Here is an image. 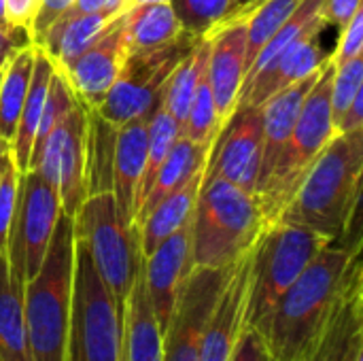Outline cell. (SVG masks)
<instances>
[{"instance_id":"obj_29","label":"cell","mask_w":363,"mask_h":361,"mask_svg":"<svg viewBox=\"0 0 363 361\" xmlns=\"http://www.w3.org/2000/svg\"><path fill=\"white\" fill-rule=\"evenodd\" d=\"M208 51H211V40L208 36H204L194 49L191 53L174 68V72L170 74L166 87L162 89L160 96V104L168 111V115L179 123V128L183 126L187 111L191 106V100L196 96V89L206 72V64H208Z\"/></svg>"},{"instance_id":"obj_34","label":"cell","mask_w":363,"mask_h":361,"mask_svg":"<svg viewBox=\"0 0 363 361\" xmlns=\"http://www.w3.org/2000/svg\"><path fill=\"white\" fill-rule=\"evenodd\" d=\"M221 126H223V121L217 113V102H215L208 77L204 72V77L196 89V96L191 100V106L187 111V117L181 126V136L196 145L211 147L213 140L217 138Z\"/></svg>"},{"instance_id":"obj_41","label":"cell","mask_w":363,"mask_h":361,"mask_svg":"<svg viewBox=\"0 0 363 361\" xmlns=\"http://www.w3.org/2000/svg\"><path fill=\"white\" fill-rule=\"evenodd\" d=\"M72 4H74V0H40L36 17L32 21V30H30L32 38H34V45L43 38V34L49 30V26L53 21H57Z\"/></svg>"},{"instance_id":"obj_13","label":"cell","mask_w":363,"mask_h":361,"mask_svg":"<svg viewBox=\"0 0 363 361\" xmlns=\"http://www.w3.org/2000/svg\"><path fill=\"white\" fill-rule=\"evenodd\" d=\"M262 160V106L238 104L223 121L206 157V177H219L249 194L255 191Z\"/></svg>"},{"instance_id":"obj_33","label":"cell","mask_w":363,"mask_h":361,"mask_svg":"<svg viewBox=\"0 0 363 361\" xmlns=\"http://www.w3.org/2000/svg\"><path fill=\"white\" fill-rule=\"evenodd\" d=\"M302 0H264L245 21H247V60L245 77L255 62L262 47L272 38V34L285 23V19L300 6Z\"/></svg>"},{"instance_id":"obj_35","label":"cell","mask_w":363,"mask_h":361,"mask_svg":"<svg viewBox=\"0 0 363 361\" xmlns=\"http://www.w3.org/2000/svg\"><path fill=\"white\" fill-rule=\"evenodd\" d=\"M79 98L74 96L68 79L64 77V72L55 66L51 81H49V89H47V98H45V106H43V115L38 121V132L34 138V147H32V155H30V164L32 160L38 155L43 143L47 140V136L51 134V130L70 113V109L74 106ZM30 170V168H28Z\"/></svg>"},{"instance_id":"obj_9","label":"cell","mask_w":363,"mask_h":361,"mask_svg":"<svg viewBox=\"0 0 363 361\" xmlns=\"http://www.w3.org/2000/svg\"><path fill=\"white\" fill-rule=\"evenodd\" d=\"M200 40V36L181 30V34L166 45L128 53L113 87L96 111L113 126L149 117L170 74Z\"/></svg>"},{"instance_id":"obj_19","label":"cell","mask_w":363,"mask_h":361,"mask_svg":"<svg viewBox=\"0 0 363 361\" xmlns=\"http://www.w3.org/2000/svg\"><path fill=\"white\" fill-rule=\"evenodd\" d=\"M363 360V266L353 268L325 332L317 345L313 361H362Z\"/></svg>"},{"instance_id":"obj_43","label":"cell","mask_w":363,"mask_h":361,"mask_svg":"<svg viewBox=\"0 0 363 361\" xmlns=\"http://www.w3.org/2000/svg\"><path fill=\"white\" fill-rule=\"evenodd\" d=\"M6 4V21L11 26H21L32 30V21L36 17L40 0H4Z\"/></svg>"},{"instance_id":"obj_1","label":"cell","mask_w":363,"mask_h":361,"mask_svg":"<svg viewBox=\"0 0 363 361\" xmlns=\"http://www.w3.org/2000/svg\"><path fill=\"white\" fill-rule=\"evenodd\" d=\"M362 245L359 223L330 240L255 328L270 361H294L323 334L353 268L362 262Z\"/></svg>"},{"instance_id":"obj_30","label":"cell","mask_w":363,"mask_h":361,"mask_svg":"<svg viewBox=\"0 0 363 361\" xmlns=\"http://www.w3.org/2000/svg\"><path fill=\"white\" fill-rule=\"evenodd\" d=\"M36 45H30L15 53L9 64L2 68L0 79V136L13 143L15 128L19 121V113L30 87L32 66H34Z\"/></svg>"},{"instance_id":"obj_36","label":"cell","mask_w":363,"mask_h":361,"mask_svg":"<svg viewBox=\"0 0 363 361\" xmlns=\"http://www.w3.org/2000/svg\"><path fill=\"white\" fill-rule=\"evenodd\" d=\"M181 30L194 36H208L232 9L234 0H168Z\"/></svg>"},{"instance_id":"obj_4","label":"cell","mask_w":363,"mask_h":361,"mask_svg":"<svg viewBox=\"0 0 363 361\" xmlns=\"http://www.w3.org/2000/svg\"><path fill=\"white\" fill-rule=\"evenodd\" d=\"M74 277V219L60 215L38 272L23 285L32 361H66Z\"/></svg>"},{"instance_id":"obj_40","label":"cell","mask_w":363,"mask_h":361,"mask_svg":"<svg viewBox=\"0 0 363 361\" xmlns=\"http://www.w3.org/2000/svg\"><path fill=\"white\" fill-rule=\"evenodd\" d=\"M228 361H270L266 343L255 328H245Z\"/></svg>"},{"instance_id":"obj_12","label":"cell","mask_w":363,"mask_h":361,"mask_svg":"<svg viewBox=\"0 0 363 361\" xmlns=\"http://www.w3.org/2000/svg\"><path fill=\"white\" fill-rule=\"evenodd\" d=\"M230 266L191 268L170 326L164 332V361H200L204 330L225 285Z\"/></svg>"},{"instance_id":"obj_38","label":"cell","mask_w":363,"mask_h":361,"mask_svg":"<svg viewBox=\"0 0 363 361\" xmlns=\"http://www.w3.org/2000/svg\"><path fill=\"white\" fill-rule=\"evenodd\" d=\"M17 181H19V172L13 160L9 157L0 174V253L6 251V240H9V232L15 215V202H17Z\"/></svg>"},{"instance_id":"obj_46","label":"cell","mask_w":363,"mask_h":361,"mask_svg":"<svg viewBox=\"0 0 363 361\" xmlns=\"http://www.w3.org/2000/svg\"><path fill=\"white\" fill-rule=\"evenodd\" d=\"M264 0H234L232 9L228 11V15L221 19V23H230V21H245ZM219 23V26H221Z\"/></svg>"},{"instance_id":"obj_31","label":"cell","mask_w":363,"mask_h":361,"mask_svg":"<svg viewBox=\"0 0 363 361\" xmlns=\"http://www.w3.org/2000/svg\"><path fill=\"white\" fill-rule=\"evenodd\" d=\"M117 126L89 106L87 126V196L104 194L113 187V153Z\"/></svg>"},{"instance_id":"obj_8","label":"cell","mask_w":363,"mask_h":361,"mask_svg":"<svg viewBox=\"0 0 363 361\" xmlns=\"http://www.w3.org/2000/svg\"><path fill=\"white\" fill-rule=\"evenodd\" d=\"M72 219L74 236L87 247L100 279L123 309L143 266L136 230L119 217L111 191L87 196Z\"/></svg>"},{"instance_id":"obj_2","label":"cell","mask_w":363,"mask_h":361,"mask_svg":"<svg viewBox=\"0 0 363 361\" xmlns=\"http://www.w3.org/2000/svg\"><path fill=\"white\" fill-rule=\"evenodd\" d=\"M362 174L363 128L334 134L277 221L308 228L325 240L345 236L359 223Z\"/></svg>"},{"instance_id":"obj_45","label":"cell","mask_w":363,"mask_h":361,"mask_svg":"<svg viewBox=\"0 0 363 361\" xmlns=\"http://www.w3.org/2000/svg\"><path fill=\"white\" fill-rule=\"evenodd\" d=\"M128 6V0H74V4L64 15L79 13H121Z\"/></svg>"},{"instance_id":"obj_22","label":"cell","mask_w":363,"mask_h":361,"mask_svg":"<svg viewBox=\"0 0 363 361\" xmlns=\"http://www.w3.org/2000/svg\"><path fill=\"white\" fill-rule=\"evenodd\" d=\"M119 361H164V334L149 302L143 266L123 304Z\"/></svg>"},{"instance_id":"obj_44","label":"cell","mask_w":363,"mask_h":361,"mask_svg":"<svg viewBox=\"0 0 363 361\" xmlns=\"http://www.w3.org/2000/svg\"><path fill=\"white\" fill-rule=\"evenodd\" d=\"M359 9L362 0H325V17L338 28H345Z\"/></svg>"},{"instance_id":"obj_39","label":"cell","mask_w":363,"mask_h":361,"mask_svg":"<svg viewBox=\"0 0 363 361\" xmlns=\"http://www.w3.org/2000/svg\"><path fill=\"white\" fill-rule=\"evenodd\" d=\"M340 38H338V45L334 49V53L330 55V62L334 66L342 64V62H349L353 57H359L363 55V9H359L345 28H340Z\"/></svg>"},{"instance_id":"obj_50","label":"cell","mask_w":363,"mask_h":361,"mask_svg":"<svg viewBox=\"0 0 363 361\" xmlns=\"http://www.w3.org/2000/svg\"><path fill=\"white\" fill-rule=\"evenodd\" d=\"M149 2H168V0H128V6H138V4H149Z\"/></svg>"},{"instance_id":"obj_6","label":"cell","mask_w":363,"mask_h":361,"mask_svg":"<svg viewBox=\"0 0 363 361\" xmlns=\"http://www.w3.org/2000/svg\"><path fill=\"white\" fill-rule=\"evenodd\" d=\"M121 315L87 247L74 236V277L66 361H119Z\"/></svg>"},{"instance_id":"obj_49","label":"cell","mask_w":363,"mask_h":361,"mask_svg":"<svg viewBox=\"0 0 363 361\" xmlns=\"http://www.w3.org/2000/svg\"><path fill=\"white\" fill-rule=\"evenodd\" d=\"M4 26H11V23L6 21V4H4V0H0V28H4Z\"/></svg>"},{"instance_id":"obj_37","label":"cell","mask_w":363,"mask_h":361,"mask_svg":"<svg viewBox=\"0 0 363 361\" xmlns=\"http://www.w3.org/2000/svg\"><path fill=\"white\" fill-rule=\"evenodd\" d=\"M363 91V55L353 57L334 66L332 87H330V104H332V121L334 130L338 121L345 117L353 100Z\"/></svg>"},{"instance_id":"obj_15","label":"cell","mask_w":363,"mask_h":361,"mask_svg":"<svg viewBox=\"0 0 363 361\" xmlns=\"http://www.w3.org/2000/svg\"><path fill=\"white\" fill-rule=\"evenodd\" d=\"M253 249L238 257L228 272L225 285L215 302L204 330L200 361H228L240 334L247 328V306L253 272Z\"/></svg>"},{"instance_id":"obj_48","label":"cell","mask_w":363,"mask_h":361,"mask_svg":"<svg viewBox=\"0 0 363 361\" xmlns=\"http://www.w3.org/2000/svg\"><path fill=\"white\" fill-rule=\"evenodd\" d=\"M9 153H11V143H9L6 138L0 136V160H2L4 155H9Z\"/></svg>"},{"instance_id":"obj_25","label":"cell","mask_w":363,"mask_h":361,"mask_svg":"<svg viewBox=\"0 0 363 361\" xmlns=\"http://www.w3.org/2000/svg\"><path fill=\"white\" fill-rule=\"evenodd\" d=\"M119 13H79V15H62L57 21L49 26L43 38L36 43L55 66H64L83 53L115 19Z\"/></svg>"},{"instance_id":"obj_51","label":"cell","mask_w":363,"mask_h":361,"mask_svg":"<svg viewBox=\"0 0 363 361\" xmlns=\"http://www.w3.org/2000/svg\"><path fill=\"white\" fill-rule=\"evenodd\" d=\"M9 157H11V153H9V155H4V157L0 160V174H2V170H4V166H6V162H9Z\"/></svg>"},{"instance_id":"obj_32","label":"cell","mask_w":363,"mask_h":361,"mask_svg":"<svg viewBox=\"0 0 363 361\" xmlns=\"http://www.w3.org/2000/svg\"><path fill=\"white\" fill-rule=\"evenodd\" d=\"M181 136V128L179 123L168 115V111L157 102V106L151 111L149 121H147V151H145V168H143V177L138 183V191H136V204H134V217L143 204V200L147 198L166 155L170 153L174 140Z\"/></svg>"},{"instance_id":"obj_21","label":"cell","mask_w":363,"mask_h":361,"mask_svg":"<svg viewBox=\"0 0 363 361\" xmlns=\"http://www.w3.org/2000/svg\"><path fill=\"white\" fill-rule=\"evenodd\" d=\"M147 121L149 117L117 126L115 153H113V187L111 194L117 204L119 217L134 228L136 191L145 168L147 151Z\"/></svg>"},{"instance_id":"obj_5","label":"cell","mask_w":363,"mask_h":361,"mask_svg":"<svg viewBox=\"0 0 363 361\" xmlns=\"http://www.w3.org/2000/svg\"><path fill=\"white\" fill-rule=\"evenodd\" d=\"M332 74H334V64L328 62L321 68L317 83L311 87V91L302 102V111L298 115L296 128L289 136L283 155L279 157L268 179L253 194L257 198V204L268 226L274 223L281 217V213L287 209V204L300 189L304 177L313 168L315 160L321 155L325 145L336 134L332 121V104H330Z\"/></svg>"},{"instance_id":"obj_20","label":"cell","mask_w":363,"mask_h":361,"mask_svg":"<svg viewBox=\"0 0 363 361\" xmlns=\"http://www.w3.org/2000/svg\"><path fill=\"white\" fill-rule=\"evenodd\" d=\"M321 68L315 70L313 74L296 81L294 85L277 91L262 104V160H259L255 189L268 179V174L277 166L279 157L283 155V151L289 143V136L296 128L298 115L302 111V102H304L306 94L311 91V87L317 83Z\"/></svg>"},{"instance_id":"obj_28","label":"cell","mask_w":363,"mask_h":361,"mask_svg":"<svg viewBox=\"0 0 363 361\" xmlns=\"http://www.w3.org/2000/svg\"><path fill=\"white\" fill-rule=\"evenodd\" d=\"M123 28L128 53L166 45L181 34V26L172 13L170 2L128 6L123 11Z\"/></svg>"},{"instance_id":"obj_17","label":"cell","mask_w":363,"mask_h":361,"mask_svg":"<svg viewBox=\"0 0 363 361\" xmlns=\"http://www.w3.org/2000/svg\"><path fill=\"white\" fill-rule=\"evenodd\" d=\"M211 51L206 64V77L217 102V113L225 121L238 104L245 60H247V21H230L217 26L211 34Z\"/></svg>"},{"instance_id":"obj_18","label":"cell","mask_w":363,"mask_h":361,"mask_svg":"<svg viewBox=\"0 0 363 361\" xmlns=\"http://www.w3.org/2000/svg\"><path fill=\"white\" fill-rule=\"evenodd\" d=\"M332 53H325L319 45V34L304 36L283 49L272 62H268L257 74H253L240 89L238 104L262 106L277 91L294 85L296 81L313 74L330 62ZM236 104V106H238Z\"/></svg>"},{"instance_id":"obj_26","label":"cell","mask_w":363,"mask_h":361,"mask_svg":"<svg viewBox=\"0 0 363 361\" xmlns=\"http://www.w3.org/2000/svg\"><path fill=\"white\" fill-rule=\"evenodd\" d=\"M0 361H32L23 315V285L13 279L6 251L0 253Z\"/></svg>"},{"instance_id":"obj_3","label":"cell","mask_w":363,"mask_h":361,"mask_svg":"<svg viewBox=\"0 0 363 361\" xmlns=\"http://www.w3.org/2000/svg\"><path fill=\"white\" fill-rule=\"evenodd\" d=\"M266 226L253 194L204 174L189 219L191 268H228L257 243Z\"/></svg>"},{"instance_id":"obj_7","label":"cell","mask_w":363,"mask_h":361,"mask_svg":"<svg viewBox=\"0 0 363 361\" xmlns=\"http://www.w3.org/2000/svg\"><path fill=\"white\" fill-rule=\"evenodd\" d=\"M328 243L330 240L302 226L283 221L266 226L253 249V272L247 306L249 328L262 326L283 294Z\"/></svg>"},{"instance_id":"obj_52","label":"cell","mask_w":363,"mask_h":361,"mask_svg":"<svg viewBox=\"0 0 363 361\" xmlns=\"http://www.w3.org/2000/svg\"><path fill=\"white\" fill-rule=\"evenodd\" d=\"M0 79H2V68H0Z\"/></svg>"},{"instance_id":"obj_42","label":"cell","mask_w":363,"mask_h":361,"mask_svg":"<svg viewBox=\"0 0 363 361\" xmlns=\"http://www.w3.org/2000/svg\"><path fill=\"white\" fill-rule=\"evenodd\" d=\"M34 45L32 32L21 26H4L0 28V68L9 64V60L21 49Z\"/></svg>"},{"instance_id":"obj_47","label":"cell","mask_w":363,"mask_h":361,"mask_svg":"<svg viewBox=\"0 0 363 361\" xmlns=\"http://www.w3.org/2000/svg\"><path fill=\"white\" fill-rule=\"evenodd\" d=\"M323 332H325V330H323ZM321 336H323V334H321ZM321 336H319V338H317V340H315V343H313V345H311V347H308L300 357H296L294 361H313V355H315V351H317V345H319Z\"/></svg>"},{"instance_id":"obj_10","label":"cell","mask_w":363,"mask_h":361,"mask_svg":"<svg viewBox=\"0 0 363 361\" xmlns=\"http://www.w3.org/2000/svg\"><path fill=\"white\" fill-rule=\"evenodd\" d=\"M62 213L57 191L36 170L19 172L6 257L13 279L21 285L38 272Z\"/></svg>"},{"instance_id":"obj_16","label":"cell","mask_w":363,"mask_h":361,"mask_svg":"<svg viewBox=\"0 0 363 361\" xmlns=\"http://www.w3.org/2000/svg\"><path fill=\"white\" fill-rule=\"evenodd\" d=\"M189 272V223H185L162 245H157L147 257H143V277L147 294L162 334L170 326Z\"/></svg>"},{"instance_id":"obj_24","label":"cell","mask_w":363,"mask_h":361,"mask_svg":"<svg viewBox=\"0 0 363 361\" xmlns=\"http://www.w3.org/2000/svg\"><path fill=\"white\" fill-rule=\"evenodd\" d=\"M53 70H55L53 60L40 47H36L30 87H28V94H26V100H23V106L19 113V121L15 128V136L11 143V160H13L17 172H28V168H30V155H32V147H34V138L38 132V121L43 115V106H45V98H47V89H49Z\"/></svg>"},{"instance_id":"obj_27","label":"cell","mask_w":363,"mask_h":361,"mask_svg":"<svg viewBox=\"0 0 363 361\" xmlns=\"http://www.w3.org/2000/svg\"><path fill=\"white\" fill-rule=\"evenodd\" d=\"M211 147L206 145H196L183 136H179L170 149V153L166 155L147 198L143 200L136 217H134V230L140 226V221L147 217V213L157 206L166 196H170L172 191H177L181 185H185L198 170H202L206 166V157H208Z\"/></svg>"},{"instance_id":"obj_14","label":"cell","mask_w":363,"mask_h":361,"mask_svg":"<svg viewBox=\"0 0 363 361\" xmlns=\"http://www.w3.org/2000/svg\"><path fill=\"white\" fill-rule=\"evenodd\" d=\"M123 11L115 15L106 30L83 53H79L64 66H57L68 79L74 96L91 109H96L104 100L128 55Z\"/></svg>"},{"instance_id":"obj_23","label":"cell","mask_w":363,"mask_h":361,"mask_svg":"<svg viewBox=\"0 0 363 361\" xmlns=\"http://www.w3.org/2000/svg\"><path fill=\"white\" fill-rule=\"evenodd\" d=\"M204 168L198 170L177 191L166 196L140 221V226L136 228V234H138V247H140L143 257H147L170 234L181 230L185 223H189L191 213H194V204H196V198H198V191H200V185H202V179H204Z\"/></svg>"},{"instance_id":"obj_11","label":"cell","mask_w":363,"mask_h":361,"mask_svg":"<svg viewBox=\"0 0 363 361\" xmlns=\"http://www.w3.org/2000/svg\"><path fill=\"white\" fill-rule=\"evenodd\" d=\"M87 126L89 106L77 100L30 164V170H36L57 191L62 211L70 217L87 198Z\"/></svg>"},{"instance_id":"obj_53","label":"cell","mask_w":363,"mask_h":361,"mask_svg":"<svg viewBox=\"0 0 363 361\" xmlns=\"http://www.w3.org/2000/svg\"><path fill=\"white\" fill-rule=\"evenodd\" d=\"M362 361H363V360H362Z\"/></svg>"}]
</instances>
